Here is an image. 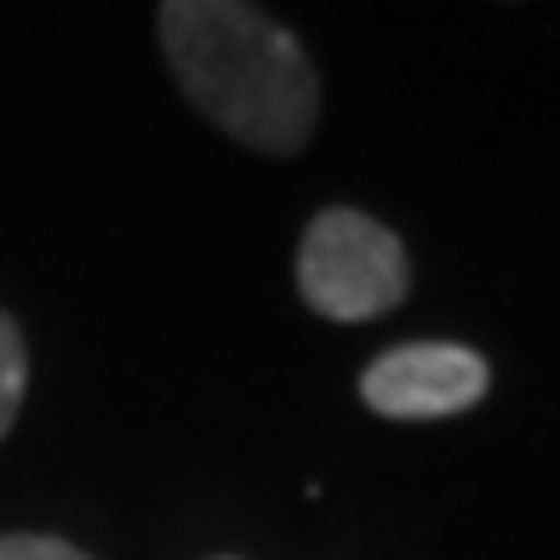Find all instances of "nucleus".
Instances as JSON below:
<instances>
[{
	"label": "nucleus",
	"instance_id": "nucleus-5",
	"mask_svg": "<svg viewBox=\"0 0 560 560\" xmlns=\"http://www.w3.org/2000/svg\"><path fill=\"white\" fill-rule=\"evenodd\" d=\"M0 560H92V555H81V549L63 544V538H40V532H12V538H0Z\"/></svg>",
	"mask_w": 560,
	"mask_h": 560
},
{
	"label": "nucleus",
	"instance_id": "nucleus-4",
	"mask_svg": "<svg viewBox=\"0 0 560 560\" xmlns=\"http://www.w3.org/2000/svg\"><path fill=\"white\" fill-rule=\"evenodd\" d=\"M23 389H30V354H23L18 326L0 315V441H7V429L18 423Z\"/></svg>",
	"mask_w": 560,
	"mask_h": 560
},
{
	"label": "nucleus",
	"instance_id": "nucleus-3",
	"mask_svg": "<svg viewBox=\"0 0 560 560\" xmlns=\"http://www.w3.org/2000/svg\"><path fill=\"white\" fill-rule=\"evenodd\" d=\"M492 372L464 343H400L361 372V400L377 418L395 423H429L457 418L487 395Z\"/></svg>",
	"mask_w": 560,
	"mask_h": 560
},
{
	"label": "nucleus",
	"instance_id": "nucleus-2",
	"mask_svg": "<svg viewBox=\"0 0 560 560\" xmlns=\"http://www.w3.org/2000/svg\"><path fill=\"white\" fill-rule=\"evenodd\" d=\"M412 287V264L395 229L377 218L332 207L303 229L298 246V292L326 320H377Z\"/></svg>",
	"mask_w": 560,
	"mask_h": 560
},
{
	"label": "nucleus",
	"instance_id": "nucleus-1",
	"mask_svg": "<svg viewBox=\"0 0 560 560\" xmlns=\"http://www.w3.org/2000/svg\"><path fill=\"white\" fill-rule=\"evenodd\" d=\"M161 46L189 104L264 155H298L320 120V81L292 30L252 0H161Z\"/></svg>",
	"mask_w": 560,
	"mask_h": 560
}]
</instances>
